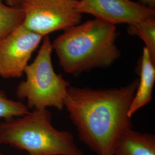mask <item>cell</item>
Masks as SVG:
<instances>
[{
	"label": "cell",
	"mask_w": 155,
	"mask_h": 155,
	"mask_svg": "<svg viewBox=\"0 0 155 155\" xmlns=\"http://www.w3.org/2000/svg\"><path fill=\"white\" fill-rule=\"evenodd\" d=\"M44 37L22 24L0 39V77L21 78Z\"/></svg>",
	"instance_id": "cell-6"
},
{
	"label": "cell",
	"mask_w": 155,
	"mask_h": 155,
	"mask_svg": "<svg viewBox=\"0 0 155 155\" xmlns=\"http://www.w3.org/2000/svg\"><path fill=\"white\" fill-rule=\"evenodd\" d=\"M127 31L130 35L137 36L143 41L144 47L148 50L155 62V19L129 25Z\"/></svg>",
	"instance_id": "cell-11"
},
{
	"label": "cell",
	"mask_w": 155,
	"mask_h": 155,
	"mask_svg": "<svg viewBox=\"0 0 155 155\" xmlns=\"http://www.w3.org/2000/svg\"><path fill=\"white\" fill-rule=\"evenodd\" d=\"M22 0H5L6 4L11 6H19Z\"/></svg>",
	"instance_id": "cell-14"
},
{
	"label": "cell",
	"mask_w": 155,
	"mask_h": 155,
	"mask_svg": "<svg viewBox=\"0 0 155 155\" xmlns=\"http://www.w3.org/2000/svg\"><path fill=\"white\" fill-rule=\"evenodd\" d=\"M136 79L109 89L70 86L64 102L79 139L97 155H114L122 135L133 128L128 111L138 86Z\"/></svg>",
	"instance_id": "cell-1"
},
{
	"label": "cell",
	"mask_w": 155,
	"mask_h": 155,
	"mask_svg": "<svg viewBox=\"0 0 155 155\" xmlns=\"http://www.w3.org/2000/svg\"><path fill=\"white\" fill-rule=\"evenodd\" d=\"M52 51L50 38L45 36L36 58L24 71L25 79L17 87V98L26 100L29 109L54 107L61 110L64 108L67 91L71 84L61 74L55 71Z\"/></svg>",
	"instance_id": "cell-4"
},
{
	"label": "cell",
	"mask_w": 155,
	"mask_h": 155,
	"mask_svg": "<svg viewBox=\"0 0 155 155\" xmlns=\"http://www.w3.org/2000/svg\"><path fill=\"white\" fill-rule=\"evenodd\" d=\"M24 15L20 6H11L0 0V39L21 25Z\"/></svg>",
	"instance_id": "cell-10"
},
{
	"label": "cell",
	"mask_w": 155,
	"mask_h": 155,
	"mask_svg": "<svg viewBox=\"0 0 155 155\" xmlns=\"http://www.w3.org/2000/svg\"><path fill=\"white\" fill-rule=\"evenodd\" d=\"M0 155H3V154H2V153H1V152H0Z\"/></svg>",
	"instance_id": "cell-15"
},
{
	"label": "cell",
	"mask_w": 155,
	"mask_h": 155,
	"mask_svg": "<svg viewBox=\"0 0 155 155\" xmlns=\"http://www.w3.org/2000/svg\"><path fill=\"white\" fill-rule=\"evenodd\" d=\"M25 151L28 155H84L72 133L60 130L52 123L47 109L29 111L0 122V145Z\"/></svg>",
	"instance_id": "cell-3"
},
{
	"label": "cell",
	"mask_w": 155,
	"mask_h": 155,
	"mask_svg": "<svg viewBox=\"0 0 155 155\" xmlns=\"http://www.w3.org/2000/svg\"><path fill=\"white\" fill-rule=\"evenodd\" d=\"M78 0H22L19 6L24 13L22 25L45 38L58 31H65L79 24Z\"/></svg>",
	"instance_id": "cell-5"
},
{
	"label": "cell",
	"mask_w": 155,
	"mask_h": 155,
	"mask_svg": "<svg viewBox=\"0 0 155 155\" xmlns=\"http://www.w3.org/2000/svg\"><path fill=\"white\" fill-rule=\"evenodd\" d=\"M140 1L143 5L155 9V0H140Z\"/></svg>",
	"instance_id": "cell-13"
},
{
	"label": "cell",
	"mask_w": 155,
	"mask_h": 155,
	"mask_svg": "<svg viewBox=\"0 0 155 155\" xmlns=\"http://www.w3.org/2000/svg\"><path fill=\"white\" fill-rule=\"evenodd\" d=\"M118 35L116 25L94 18L64 31L52 45L59 66L75 76L110 67L118 59Z\"/></svg>",
	"instance_id": "cell-2"
},
{
	"label": "cell",
	"mask_w": 155,
	"mask_h": 155,
	"mask_svg": "<svg viewBox=\"0 0 155 155\" xmlns=\"http://www.w3.org/2000/svg\"><path fill=\"white\" fill-rule=\"evenodd\" d=\"M78 12L95 19L116 25L136 24L155 19V9L131 0H78Z\"/></svg>",
	"instance_id": "cell-7"
},
{
	"label": "cell",
	"mask_w": 155,
	"mask_h": 155,
	"mask_svg": "<svg viewBox=\"0 0 155 155\" xmlns=\"http://www.w3.org/2000/svg\"><path fill=\"white\" fill-rule=\"evenodd\" d=\"M114 155H155V134L129 129L118 141Z\"/></svg>",
	"instance_id": "cell-9"
},
{
	"label": "cell",
	"mask_w": 155,
	"mask_h": 155,
	"mask_svg": "<svg viewBox=\"0 0 155 155\" xmlns=\"http://www.w3.org/2000/svg\"><path fill=\"white\" fill-rule=\"evenodd\" d=\"M30 111L26 104L9 98L0 89V120H8L22 116Z\"/></svg>",
	"instance_id": "cell-12"
},
{
	"label": "cell",
	"mask_w": 155,
	"mask_h": 155,
	"mask_svg": "<svg viewBox=\"0 0 155 155\" xmlns=\"http://www.w3.org/2000/svg\"><path fill=\"white\" fill-rule=\"evenodd\" d=\"M155 63L148 50L144 47L139 66V84L128 111V115L131 118L152 100L155 82Z\"/></svg>",
	"instance_id": "cell-8"
}]
</instances>
